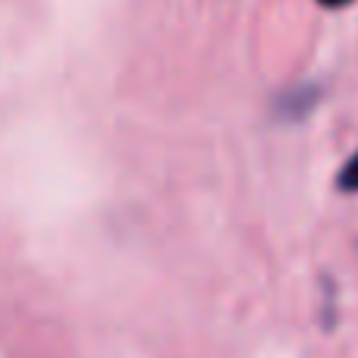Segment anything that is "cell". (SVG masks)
<instances>
[{
  "mask_svg": "<svg viewBox=\"0 0 358 358\" xmlns=\"http://www.w3.org/2000/svg\"><path fill=\"white\" fill-rule=\"evenodd\" d=\"M321 6H327V10H343V6H349L352 0H317Z\"/></svg>",
  "mask_w": 358,
  "mask_h": 358,
  "instance_id": "obj_3",
  "label": "cell"
},
{
  "mask_svg": "<svg viewBox=\"0 0 358 358\" xmlns=\"http://www.w3.org/2000/svg\"><path fill=\"white\" fill-rule=\"evenodd\" d=\"M336 182H340L343 192H358V155L346 164V167H343V173H340Z\"/></svg>",
  "mask_w": 358,
  "mask_h": 358,
  "instance_id": "obj_2",
  "label": "cell"
},
{
  "mask_svg": "<svg viewBox=\"0 0 358 358\" xmlns=\"http://www.w3.org/2000/svg\"><path fill=\"white\" fill-rule=\"evenodd\" d=\"M315 98H317V88H311V85L292 88L289 94H283L277 101V113L280 117H305L315 107Z\"/></svg>",
  "mask_w": 358,
  "mask_h": 358,
  "instance_id": "obj_1",
  "label": "cell"
}]
</instances>
